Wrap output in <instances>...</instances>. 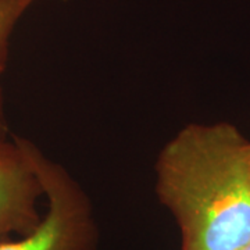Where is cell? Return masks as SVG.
I'll use <instances>...</instances> for the list:
<instances>
[{
  "mask_svg": "<svg viewBox=\"0 0 250 250\" xmlns=\"http://www.w3.org/2000/svg\"><path fill=\"white\" fill-rule=\"evenodd\" d=\"M31 4V0H0V136H9L3 77L9 62L10 39L20 18L29 9Z\"/></svg>",
  "mask_w": 250,
  "mask_h": 250,
  "instance_id": "4",
  "label": "cell"
},
{
  "mask_svg": "<svg viewBox=\"0 0 250 250\" xmlns=\"http://www.w3.org/2000/svg\"><path fill=\"white\" fill-rule=\"evenodd\" d=\"M250 141L231 123L182 126L157 154L156 193L174 215L181 250L250 242Z\"/></svg>",
  "mask_w": 250,
  "mask_h": 250,
  "instance_id": "1",
  "label": "cell"
},
{
  "mask_svg": "<svg viewBox=\"0 0 250 250\" xmlns=\"http://www.w3.org/2000/svg\"><path fill=\"white\" fill-rule=\"evenodd\" d=\"M20 142L43 187L47 210L31 232L1 242L0 250H95L96 225L83 188L35 143L22 136Z\"/></svg>",
  "mask_w": 250,
  "mask_h": 250,
  "instance_id": "2",
  "label": "cell"
},
{
  "mask_svg": "<svg viewBox=\"0 0 250 250\" xmlns=\"http://www.w3.org/2000/svg\"><path fill=\"white\" fill-rule=\"evenodd\" d=\"M45 196L20 136H0V243L27 235L41 223L38 200Z\"/></svg>",
  "mask_w": 250,
  "mask_h": 250,
  "instance_id": "3",
  "label": "cell"
},
{
  "mask_svg": "<svg viewBox=\"0 0 250 250\" xmlns=\"http://www.w3.org/2000/svg\"><path fill=\"white\" fill-rule=\"evenodd\" d=\"M238 250H250V242H248L246 245H243L241 249H238Z\"/></svg>",
  "mask_w": 250,
  "mask_h": 250,
  "instance_id": "5",
  "label": "cell"
},
{
  "mask_svg": "<svg viewBox=\"0 0 250 250\" xmlns=\"http://www.w3.org/2000/svg\"><path fill=\"white\" fill-rule=\"evenodd\" d=\"M32 3H35V1H38V0H31ZM57 1H65V0H57Z\"/></svg>",
  "mask_w": 250,
  "mask_h": 250,
  "instance_id": "6",
  "label": "cell"
},
{
  "mask_svg": "<svg viewBox=\"0 0 250 250\" xmlns=\"http://www.w3.org/2000/svg\"><path fill=\"white\" fill-rule=\"evenodd\" d=\"M249 159H250V145H249Z\"/></svg>",
  "mask_w": 250,
  "mask_h": 250,
  "instance_id": "7",
  "label": "cell"
}]
</instances>
